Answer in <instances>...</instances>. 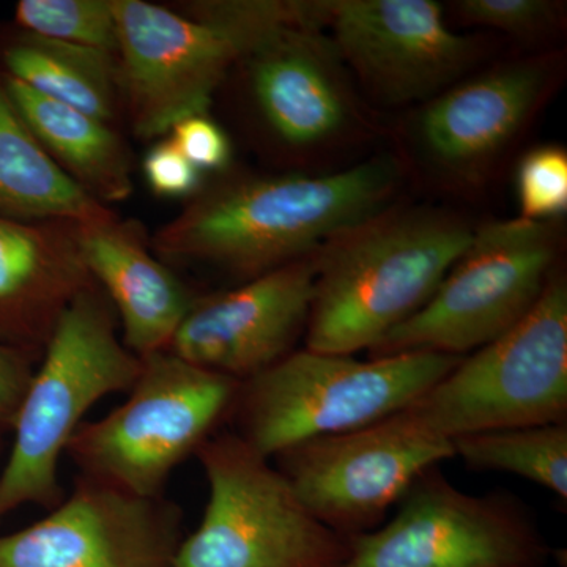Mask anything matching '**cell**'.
Masks as SVG:
<instances>
[{"mask_svg":"<svg viewBox=\"0 0 567 567\" xmlns=\"http://www.w3.org/2000/svg\"><path fill=\"white\" fill-rule=\"evenodd\" d=\"M473 229L435 212L369 219L316 254L305 349L353 354L420 311L465 251Z\"/></svg>","mask_w":567,"mask_h":567,"instance_id":"3957f363","label":"cell"},{"mask_svg":"<svg viewBox=\"0 0 567 567\" xmlns=\"http://www.w3.org/2000/svg\"><path fill=\"white\" fill-rule=\"evenodd\" d=\"M464 20L476 25L527 37L547 31L558 20V3L547 0H462Z\"/></svg>","mask_w":567,"mask_h":567,"instance_id":"d4e9b609","label":"cell"},{"mask_svg":"<svg viewBox=\"0 0 567 567\" xmlns=\"http://www.w3.org/2000/svg\"><path fill=\"white\" fill-rule=\"evenodd\" d=\"M183 537L182 509L166 496L78 475L41 520L0 536V567H175Z\"/></svg>","mask_w":567,"mask_h":567,"instance_id":"7c38bea8","label":"cell"},{"mask_svg":"<svg viewBox=\"0 0 567 567\" xmlns=\"http://www.w3.org/2000/svg\"><path fill=\"white\" fill-rule=\"evenodd\" d=\"M520 218L550 221L567 210V153L540 145L520 159L516 175Z\"/></svg>","mask_w":567,"mask_h":567,"instance_id":"cb8c5ba5","label":"cell"},{"mask_svg":"<svg viewBox=\"0 0 567 567\" xmlns=\"http://www.w3.org/2000/svg\"><path fill=\"white\" fill-rule=\"evenodd\" d=\"M95 284L78 224L0 215V346L37 363L63 312Z\"/></svg>","mask_w":567,"mask_h":567,"instance_id":"9a60e30c","label":"cell"},{"mask_svg":"<svg viewBox=\"0 0 567 567\" xmlns=\"http://www.w3.org/2000/svg\"><path fill=\"white\" fill-rule=\"evenodd\" d=\"M398 181V166L379 158L341 173L229 183L194 200L153 246L166 259L215 265L249 281L382 215Z\"/></svg>","mask_w":567,"mask_h":567,"instance_id":"6da1fadb","label":"cell"},{"mask_svg":"<svg viewBox=\"0 0 567 567\" xmlns=\"http://www.w3.org/2000/svg\"><path fill=\"white\" fill-rule=\"evenodd\" d=\"M112 9L122 91L134 132L145 140L207 114L234 63L282 29L320 24L319 2H197L182 14L144 0H112Z\"/></svg>","mask_w":567,"mask_h":567,"instance_id":"7a4b0ae2","label":"cell"},{"mask_svg":"<svg viewBox=\"0 0 567 567\" xmlns=\"http://www.w3.org/2000/svg\"><path fill=\"white\" fill-rule=\"evenodd\" d=\"M254 96L282 141L315 145L331 140L349 121V99L339 54L319 25H289L254 54Z\"/></svg>","mask_w":567,"mask_h":567,"instance_id":"e0dca14e","label":"cell"},{"mask_svg":"<svg viewBox=\"0 0 567 567\" xmlns=\"http://www.w3.org/2000/svg\"><path fill=\"white\" fill-rule=\"evenodd\" d=\"M388 524L350 539L344 567H547L535 514L505 492L472 495L439 465L413 481Z\"/></svg>","mask_w":567,"mask_h":567,"instance_id":"30bf717a","label":"cell"},{"mask_svg":"<svg viewBox=\"0 0 567 567\" xmlns=\"http://www.w3.org/2000/svg\"><path fill=\"white\" fill-rule=\"evenodd\" d=\"M240 382L163 350L141 358L128 399L82 423L65 454L78 475L141 496L164 495L182 462L229 420Z\"/></svg>","mask_w":567,"mask_h":567,"instance_id":"8992f818","label":"cell"},{"mask_svg":"<svg viewBox=\"0 0 567 567\" xmlns=\"http://www.w3.org/2000/svg\"><path fill=\"white\" fill-rule=\"evenodd\" d=\"M84 262L110 298L123 344L136 357L167 350L196 297L144 244L140 227L117 218L78 224Z\"/></svg>","mask_w":567,"mask_h":567,"instance_id":"ac0fdd59","label":"cell"},{"mask_svg":"<svg viewBox=\"0 0 567 567\" xmlns=\"http://www.w3.org/2000/svg\"><path fill=\"white\" fill-rule=\"evenodd\" d=\"M546 85L543 63L514 62L440 93L417 118L424 152L450 173H473L516 136Z\"/></svg>","mask_w":567,"mask_h":567,"instance_id":"2e32d148","label":"cell"},{"mask_svg":"<svg viewBox=\"0 0 567 567\" xmlns=\"http://www.w3.org/2000/svg\"><path fill=\"white\" fill-rule=\"evenodd\" d=\"M316 275L315 254L196 298L167 352L240 383L252 379L292 353L306 333Z\"/></svg>","mask_w":567,"mask_h":567,"instance_id":"5bb4252c","label":"cell"},{"mask_svg":"<svg viewBox=\"0 0 567 567\" xmlns=\"http://www.w3.org/2000/svg\"><path fill=\"white\" fill-rule=\"evenodd\" d=\"M6 89L41 147L93 199L104 205L132 196L128 151L110 123L54 102L10 76Z\"/></svg>","mask_w":567,"mask_h":567,"instance_id":"d6986e66","label":"cell"},{"mask_svg":"<svg viewBox=\"0 0 567 567\" xmlns=\"http://www.w3.org/2000/svg\"><path fill=\"white\" fill-rule=\"evenodd\" d=\"M208 502L175 567H344L350 539L324 527L270 458L234 432L197 450Z\"/></svg>","mask_w":567,"mask_h":567,"instance_id":"52a82bcc","label":"cell"},{"mask_svg":"<svg viewBox=\"0 0 567 567\" xmlns=\"http://www.w3.org/2000/svg\"><path fill=\"white\" fill-rule=\"evenodd\" d=\"M0 215L21 221L95 224L114 213L41 147L0 82Z\"/></svg>","mask_w":567,"mask_h":567,"instance_id":"ffe728a7","label":"cell"},{"mask_svg":"<svg viewBox=\"0 0 567 567\" xmlns=\"http://www.w3.org/2000/svg\"><path fill=\"white\" fill-rule=\"evenodd\" d=\"M440 439L567 421V282L554 271L524 319L406 405Z\"/></svg>","mask_w":567,"mask_h":567,"instance_id":"ba28073f","label":"cell"},{"mask_svg":"<svg viewBox=\"0 0 567 567\" xmlns=\"http://www.w3.org/2000/svg\"><path fill=\"white\" fill-rule=\"evenodd\" d=\"M450 457L453 442L429 432L405 406L357 431L295 443L271 458L309 513L352 539L382 527L413 481Z\"/></svg>","mask_w":567,"mask_h":567,"instance_id":"8fae6325","label":"cell"},{"mask_svg":"<svg viewBox=\"0 0 567 567\" xmlns=\"http://www.w3.org/2000/svg\"><path fill=\"white\" fill-rule=\"evenodd\" d=\"M31 358L0 346V451L7 436L13 434L18 409L35 372Z\"/></svg>","mask_w":567,"mask_h":567,"instance_id":"83f0119b","label":"cell"},{"mask_svg":"<svg viewBox=\"0 0 567 567\" xmlns=\"http://www.w3.org/2000/svg\"><path fill=\"white\" fill-rule=\"evenodd\" d=\"M555 256L557 235L548 221L483 224L427 303L383 336L369 354L476 352L532 311L554 274Z\"/></svg>","mask_w":567,"mask_h":567,"instance_id":"9c48e42d","label":"cell"},{"mask_svg":"<svg viewBox=\"0 0 567 567\" xmlns=\"http://www.w3.org/2000/svg\"><path fill=\"white\" fill-rule=\"evenodd\" d=\"M453 446L470 468L513 473L567 499V421L462 435Z\"/></svg>","mask_w":567,"mask_h":567,"instance_id":"7402d4cb","label":"cell"},{"mask_svg":"<svg viewBox=\"0 0 567 567\" xmlns=\"http://www.w3.org/2000/svg\"><path fill=\"white\" fill-rule=\"evenodd\" d=\"M145 181L158 196L185 197L196 192L200 171L196 169L171 140L153 145L144 159Z\"/></svg>","mask_w":567,"mask_h":567,"instance_id":"4316f807","label":"cell"},{"mask_svg":"<svg viewBox=\"0 0 567 567\" xmlns=\"http://www.w3.org/2000/svg\"><path fill=\"white\" fill-rule=\"evenodd\" d=\"M169 133V140L196 169L223 171L233 159L229 137L207 114L183 118Z\"/></svg>","mask_w":567,"mask_h":567,"instance_id":"484cf974","label":"cell"},{"mask_svg":"<svg viewBox=\"0 0 567 567\" xmlns=\"http://www.w3.org/2000/svg\"><path fill=\"white\" fill-rule=\"evenodd\" d=\"M141 358L117 336V315L99 284L74 298L33 372L0 475V520L18 507L62 502L59 465L82 417L106 395L128 393Z\"/></svg>","mask_w":567,"mask_h":567,"instance_id":"277c9868","label":"cell"},{"mask_svg":"<svg viewBox=\"0 0 567 567\" xmlns=\"http://www.w3.org/2000/svg\"><path fill=\"white\" fill-rule=\"evenodd\" d=\"M323 24L339 58L388 103L434 99L475 59V41L451 31L434 0H334Z\"/></svg>","mask_w":567,"mask_h":567,"instance_id":"4fadbf2b","label":"cell"},{"mask_svg":"<svg viewBox=\"0 0 567 567\" xmlns=\"http://www.w3.org/2000/svg\"><path fill=\"white\" fill-rule=\"evenodd\" d=\"M10 78L32 91L110 123L122 91L118 55L28 35L6 51Z\"/></svg>","mask_w":567,"mask_h":567,"instance_id":"44dd1931","label":"cell"},{"mask_svg":"<svg viewBox=\"0 0 567 567\" xmlns=\"http://www.w3.org/2000/svg\"><path fill=\"white\" fill-rule=\"evenodd\" d=\"M17 22L29 35L117 54L112 0H21Z\"/></svg>","mask_w":567,"mask_h":567,"instance_id":"603a6c76","label":"cell"},{"mask_svg":"<svg viewBox=\"0 0 567 567\" xmlns=\"http://www.w3.org/2000/svg\"><path fill=\"white\" fill-rule=\"evenodd\" d=\"M464 357L412 352L354 360L293 350L241 382L229 420L234 434L271 458L305 440L374 424L413 404Z\"/></svg>","mask_w":567,"mask_h":567,"instance_id":"5b68a950","label":"cell"}]
</instances>
